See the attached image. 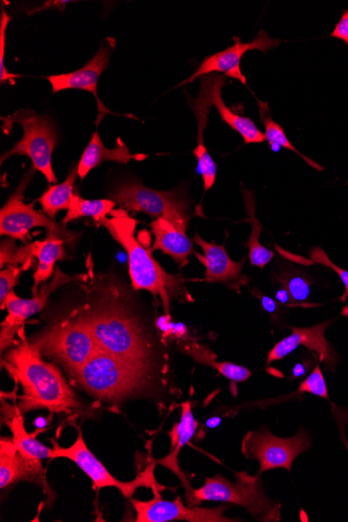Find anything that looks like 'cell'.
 Returning a JSON list of instances; mask_svg holds the SVG:
<instances>
[{"label":"cell","mask_w":348,"mask_h":522,"mask_svg":"<svg viewBox=\"0 0 348 522\" xmlns=\"http://www.w3.org/2000/svg\"><path fill=\"white\" fill-rule=\"evenodd\" d=\"M20 341L3 359V366L23 393L18 408L22 414L46 409L57 414L73 415L81 409V402L61 371L54 363L45 362L24 332H18Z\"/></svg>","instance_id":"obj_1"},{"label":"cell","mask_w":348,"mask_h":522,"mask_svg":"<svg viewBox=\"0 0 348 522\" xmlns=\"http://www.w3.org/2000/svg\"><path fill=\"white\" fill-rule=\"evenodd\" d=\"M78 312L93 335L99 350L131 364L156 369V346L138 320L113 296L96 297Z\"/></svg>","instance_id":"obj_2"},{"label":"cell","mask_w":348,"mask_h":522,"mask_svg":"<svg viewBox=\"0 0 348 522\" xmlns=\"http://www.w3.org/2000/svg\"><path fill=\"white\" fill-rule=\"evenodd\" d=\"M115 241L122 245L129 258V271L133 288L151 293L162 303L166 316H171V303H192L193 298L180 273L171 275L153 256L152 247L136 237L137 220L122 209L114 210L101 222Z\"/></svg>","instance_id":"obj_3"},{"label":"cell","mask_w":348,"mask_h":522,"mask_svg":"<svg viewBox=\"0 0 348 522\" xmlns=\"http://www.w3.org/2000/svg\"><path fill=\"white\" fill-rule=\"evenodd\" d=\"M163 374L98 351L72 378L95 399L117 405L151 391L156 379L165 382Z\"/></svg>","instance_id":"obj_4"},{"label":"cell","mask_w":348,"mask_h":522,"mask_svg":"<svg viewBox=\"0 0 348 522\" xmlns=\"http://www.w3.org/2000/svg\"><path fill=\"white\" fill-rule=\"evenodd\" d=\"M236 481L222 476L207 478L198 489L186 490L190 507L205 502L234 504L246 509L253 518L262 522H278L282 519V505L273 501L265 492L260 475L251 476L246 471L236 472Z\"/></svg>","instance_id":"obj_5"},{"label":"cell","mask_w":348,"mask_h":522,"mask_svg":"<svg viewBox=\"0 0 348 522\" xmlns=\"http://www.w3.org/2000/svg\"><path fill=\"white\" fill-rule=\"evenodd\" d=\"M30 342L42 356L61 364L71 377L101 351L78 309L54 322Z\"/></svg>","instance_id":"obj_6"},{"label":"cell","mask_w":348,"mask_h":522,"mask_svg":"<svg viewBox=\"0 0 348 522\" xmlns=\"http://www.w3.org/2000/svg\"><path fill=\"white\" fill-rule=\"evenodd\" d=\"M6 129L13 123H19L23 129V137L9 152L2 156V164L16 155L27 156L32 160L33 168L43 174L48 183H57L52 157L58 143V135L54 122L33 110H20L8 118H4ZM9 128V129H10Z\"/></svg>","instance_id":"obj_7"},{"label":"cell","mask_w":348,"mask_h":522,"mask_svg":"<svg viewBox=\"0 0 348 522\" xmlns=\"http://www.w3.org/2000/svg\"><path fill=\"white\" fill-rule=\"evenodd\" d=\"M111 196L119 209L165 218L186 231L193 215L188 196L180 188L158 191L139 182H129L115 188Z\"/></svg>","instance_id":"obj_8"},{"label":"cell","mask_w":348,"mask_h":522,"mask_svg":"<svg viewBox=\"0 0 348 522\" xmlns=\"http://www.w3.org/2000/svg\"><path fill=\"white\" fill-rule=\"evenodd\" d=\"M35 169L24 174L16 190L11 194L6 205L0 211V234L23 243L31 238L30 231L45 228L63 238L71 247L79 238V234L68 231L55 220L34 209V204L24 203V191L33 180Z\"/></svg>","instance_id":"obj_9"},{"label":"cell","mask_w":348,"mask_h":522,"mask_svg":"<svg viewBox=\"0 0 348 522\" xmlns=\"http://www.w3.org/2000/svg\"><path fill=\"white\" fill-rule=\"evenodd\" d=\"M310 434L300 429L290 438L273 435L268 429L248 432L242 440L241 450L246 459L260 463L259 475L263 472L285 468L291 472L292 464L298 456L311 449Z\"/></svg>","instance_id":"obj_10"},{"label":"cell","mask_w":348,"mask_h":522,"mask_svg":"<svg viewBox=\"0 0 348 522\" xmlns=\"http://www.w3.org/2000/svg\"><path fill=\"white\" fill-rule=\"evenodd\" d=\"M52 443L54 446L51 460L64 458L76 463L92 480L94 489L114 487L129 499H132V496L140 487L163 489V486L155 479L156 463L149 464L132 482H122L114 478L103 463L88 449L81 431L76 442L70 447H63L56 440H52Z\"/></svg>","instance_id":"obj_11"},{"label":"cell","mask_w":348,"mask_h":522,"mask_svg":"<svg viewBox=\"0 0 348 522\" xmlns=\"http://www.w3.org/2000/svg\"><path fill=\"white\" fill-rule=\"evenodd\" d=\"M73 280L72 277L66 275L57 267L52 282L43 285L39 293L34 295L31 300L20 298L14 290L7 296L5 303L0 306L2 310H8V316L2 323V329H0L2 354H5L6 350L15 343V336L24 327V322L44 309L49 296Z\"/></svg>","instance_id":"obj_12"},{"label":"cell","mask_w":348,"mask_h":522,"mask_svg":"<svg viewBox=\"0 0 348 522\" xmlns=\"http://www.w3.org/2000/svg\"><path fill=\"white\" fill-rule=\"evenodd\" d=\"M160 488L153 489L155 494L151 501L143 502L132 500L133 507L137 513V522H168V521H189V522H234L241 521L236 518L225 516L226 507L201 508L198 506L187 507L178 496L174 501L162 499Z\"/></svg>","instance_id":"obj_13"},{"label":"cell","mask_w":348,"mask_h":522,"mask_svg":"<svg viewBox=\"0 0 348 522\" xmlns=\"http://www.w3.org/2000/svg\"><path fill=\"white\" fill-rule=\"evenodd\" d=\"M280 43L281 41L279 39L270 38L263 30H261L257 37L250 43H243L239 37H235L232 46L225 49V51L206 57L192 76L182 82L178 87L193 83L195 80L209 76V74L212 73H225L226 77L237 80L247 87L246 78L241 71V60L243 56L251 51H259L262 54H267L270 49L278 47Z\"/></svg>","instance_id":"obj_14"},{"label":"cell","mask_w":348,"mask_h":522,"mask_svg":"<svg viewBox=\"0 0 348 522\" xmlns=\"http://www.w3.org/2000/svg\"><path fill=\"white\" fill-rule=\"evenodd\" d=\"M333 321L330 319L311 328H292V333L278 342L269 352L267 365L283 360L297 347L304 346L318 358L319 363L325 364L327 370L334 371L339 362V356L334 350L333 344L326 338V332Z\"/></svg>","instance_id":"obj_15"},{"label":"cell","mask_w":348,"mask_h":522,"mask_svg":"<svg viewBox=\"0 0 348 522\" xmlns=\"http://www.w3.org/2000/svg\"><path fill=\"white\" fill-rule=\"evenodd\" d=\"M216 77L217 73H212L201 78V89L198 96L194 99L188 95V103L195 114L198 126L197 146L193 151V155L197 159L196 172L203 177L205 192L214 186L217 174V165L209 155L204 138L208 116L213 107L212 96Z\"/></svg>","instance_id":"obj_16"},{"label":"cell","mask_w":348,"mask_h":522,"mask_svg":"<svg viewBox=\"0 0 348 522\" xmlns=\"http://www.w3.org/2000/svg\"><path fill=\"white\" fill-rule=\"evenodd\" d=\"M192 241L200 246L204 255L194 253V256L206 268L205 282L221 283L237 292L250 283V278L243 275L242 269L245 259L240 262L233 261L226 246L209 243L200 235L195 234Z\"/></svg>","instance_id":"obj_17"},{"label":"cell","mask_w":348,"mask_h":522,"mask_svg":"<svg viewBox=\"0 0 348 522\" xmlns=\"http://www.w3.org/2000/svg\"><path fill=\"white\" fill-rule=\"evenodd\" d=\"M22 481L41 486L49 499H55L46 482L42 462L22 455L16 449L12 438L2 437L0 439V487L5 489Z\"/></svg>","instance_id":"obj_18"},{"label":"cell","mask_w":348,"mask_h":522,"mask_svg":"<svg viewBox=\"0 0 348 522\" xmlns=\"http://www.w3.org/2000/svg\"><path fill=\"white\" fill-rule=\"evenodd\" d=\"M102 45L96 55L81 69L70 73L58 74L46 78L51 83L53 93L69 89H78L90 92L98 103V112L110 113L97 95V85L104 71L109 67L110 59L114 49V41Z\"/></svg>","instance_id":"obj_19"},{"label":"cell","mask_w":348,"mask_h":522,"mask_svg":"<svg viewBox=\"0 0 348 522\" xmlns=\"http://www.w3.org/2000/svg\"><path fill=\"white\" fill-rule=\"evenodd\" d=\"M155 242L152 251H161L170 256L183 269L189 263V257L194 254L192 241L187 237L186 230H183L165 218L154 220L151 225Z\"/></svg>","instance_id":"obj_20"},{"label":"cell","mask_w":348,"mask_h":522,"mask_svg":"<svg viewBox=\"0 0 348 522\" xmlns=\"http://www.w3.org/2000/svg\"><path fill=\"white\" fill-rule=\"evenodd\" d=\"M147 159L143 154H132L129 147L120 138L114 148H107L98 132L93 133L91 140L79 162V177L84 180L91 170L101 166L105 162L128 164L132 160L143 161Z\"/></svg>","instance_id":"obj_21"},{"label":"cell","mask_w":348,"mask_h":522,"mask_svg":"<svg viewBox=\"0 0 348 522\" xmlns=\"http://www.w3.org/2000/svg\"><path fill=\"white\" fill-rule=\"evenodd\" d=\"M2 421L12 432V440L16 449L24 456L36 460H51L53 449H48L36 439V435L29 434L24 427L23 414L18 405H12L2 400Z\"/></svg>","instance_id":"obj_22"},{"label":"cell","mask_w":348,"mask_h":522,"mask_svg":"<svg viewBox=\"0 0 348 522\" xmlns=\"http://www.w3.org/2000/svg\"><path fill=\"white\" fill-rule=\"evenodd\" d=\"M197 429L198 422L193 415L192 405L190 402H185L182 404L181 421L179 424L174 425L168 434L171 441L169 455L156 461L157 464L171 470L181 480L185 490L189 489L191 485L179 465V454L191 441Z\"/></svg>","instance_id":"obj_23"},{"label":"cell","mask_w":348,"mask_h":522,"mask_svg":"<svg viewBox=\"0 0 348 522\" xmlns=\"http://www.w3.org/2000/svg\"><path fill=\"white\" fill-rule=\"evenodd\" d=\"M66 241L53 231H47L44 241L34 242L35 257L38 267L34 273L33 295L39 293V286L55 275V265L58 261L68 259L65 250Z\"/></svg>","instance_id":"obj_24"},{"label":"cell","mask_w":348,"mask_h":522,"mask_svg":"<svg viewBox=\"0 0 348 522\" xmlns=\"http://www.w3.org/2000/svg\"><path fill=\"white\" fill-rule=\"evenodd\" d=\"M227 84L226 77L217 73L212 102L213 107L218 111L223 122L239 133L243 138L244 144L262 143L266 141L265 135L257 128L255 122L248 117L234 113L222 99V89Z\"/></svg>","instance_id":"obj_25"},{"label":"cell","mask_w":348,"mask_h":522,"mask_svg":"<svg viewBox=\"0 0 348 522\" xmlns=\"http://www.w3.org/2000/svg\"><path fill=\"white\" fill-rule=\"evenodd\" d=\"M178 347L181 352L190 356L195 362L214 368L221 376L234 383H243L253 375V372L246 367L231 362H218L216 355L204 344L187 340L179 342Z\"/></svg>","instance_id":"obj_26"},{"label":"cell","mask_w":348,"mask_h":522,"mask_svg":"<svg viewBox=\"0 0 348 522\" xmlns=\"http://www.w3.org/2000/svg\"><path fill=\"white\" fill-rule=\"evenodd\" d=\"M242 194L246 210L245 221L251 223L252 226L250 239H248L245 244V246L248 247V254H250L248 257H250V262L253 266L264 269L265 266L271 262L273 257H275V252L268 250V248L260 243L263 226L255 214L256 200L254 193L248 189L242 188Z\"/></svg>","instance_id":"obj_27"},{"label":"cell","mask_w":348,"mask_h":522,"mask_svg":"<svg viewBox=\"0 0 348 522\" xmlns=\"http://www.w3.org/2000/svg\"><path fill=\"white\" fill-rule=\"evenodd\" d=\"M79 177V163L74 164L68 173L64 183L49 187L39 198L42 211L49 218L55 220L57 214L63 210H68L73 191Z\"/></svg>","instance_id":"obj_28"},{"label":"cell","mask_w":348,"mask_h":522,"mask_svg":"<svg viewBox=\"0 0 348 522\" xmlns=\"http://www.w3.org/2000/svg\"><path fill=\"white\" fill-rule=\"evenodd\" d=\"M257 102L259 105L260 117L265 127V139L269 143L272 151L278 152L280 148L289 149V151L300 156L309 166L313 167L315 170H325V168H323L321 165L303 155L300 151H298V149L294 147L280 124L276 121H273L268 104L259 101V99H257Z\"/></svg>","instance_id":"obj_29"},{"label":"cell","mask_w":348,"mask_h":522,"mask_svg":"<svg viewBox=\"0 0 348 522\" xmlns=\"http://www.w3.org/2000/svg\"><path fill=\"white\" fill-rule=\"evenodd\" d=\"M291 295L295 307H313L308 303L313 280L306 272L291 266L281 267L276 279Z\"/></svg>","instance_id":"obj_30"},{"label":"cell","mask_w":348,"mask_h":522,"mask_svg":"<svg viewBox=\"0 0 348 522\" xmlns=\"http://www.w3.org/2000/svg\"><path fill=\"white\" fill-rule=\"evenodd\" d=\"M116 203L112 200H84L80 195L74 194L63 219L64 225L83 217H91L96 225L101 226V222L107 218L115 209Z\"/></svg>","instance_id":"obj_31"},{"label":"cell","mask_w":348,"mask_h":522,"mask_svg":"<svg viewBox=\"0 0 348 522\" xmlns=\"http://www.w3.org/2000/svg\"><path fill=\"white\" fill-rule=\"evenodd\" d=\"M277 251L290 262H295L300 265L312 266V265H321L332 269L336 275L339 277L340 281L344 285L345 291L341 296L340 301L345 303L346 298L348 297V271L337 266L332 260L328 257L327 253L322 250L320 247H313L310 251V257L305 258L302 256H296L291 254L279 245L276 246Z\"/></svg>","instance_id":"obj_32"},{"label":"cell","mask_w":348,"mask_h":522,"mask_svg":"<svg viewBox=\"0 0 348 522\" xmlns=\"http://www.w3.org/2000/svg\"><path fill=\"white\" fill-rule=\"evenodd\" d=\"M34 243L18 247L12 238L3 240L0 246V267L22 265L24 271L29 270L35 259Z\"/></svg>","instance_id":"obj_33"},{"label":"cell","mask_w":348,"mask_h":522,"mask_svg":"<svg viewBox=\"0 0 348 522\" xmlns=\"http://www.w3.org/2000/svg\"><path fill=\"white\" fill-rule=\"evenodd\" d=\"M297 393H309L321 399H329V391L325 377L322 375L320 363L314 367L308 378L298 388Z\"/></svg>","instance_id":"obj_34"},{"label":"cell","mask_w":348,"mask_h":522,"mask_svg":"<svg viewBox=\"0 0 348 522\" xmlns=\"http://www.w3.org/2000/svg\"><path fill=\"white\" fill-rule=\"evenodd\" d=\"M11 21V16L2 7V17H0V83L14 81L21 78L19 74L11 73L5 66V48L7 39V29Z\"/></svg>","instance_id":"obj_35"},{"label":"cell","mask_w":348,"mask_h":522,"mask_svg":"<svg viewBox=\"0 0 348 522\" xmlns=\"http://www.w3.org/2000/svg\"><path fill=\"white\" fill-rule=\"evenodd\" d=\"M23 268L18 265H9L0 271V306H2L7 296L18 284Z\"/></svg>","instance_id":"obj_36"},{"label":"cell","mask_w":348,"mask_h":522,"mask_svg":"<svg viewBox=\"0 0 348 522\" xmlns=\"http://www.w3.org/2000/svg\"><path fill=\"white\" fill-rule=\"evenodd\" d=\"M330 37L342 40L348 45V10L343 11L339 22Z\"/></svg>","instance_id":"obj_37"},{"label":"cell","mask_w":348,"mask_h":522,"mask_svg":"<svg viewBox=\"0 0 348 522\" xmlns=\"http://www.w3.org/2000/svg\"><path fill=\"white\" fill-rule=\"evenodd\" d=\"M260 295L262 308L267 311L272 318H278L282 305L266 295Z\"/></svg>","instance_id":"obj_38"},{"label":"cell","mask_w":348,"mask_h":522,"mask_svg":"<svg viewBox=\"0 0 348 522\" xmlns=\"http://www.w3.org/2000/svg\"><path fill=\"white\" fill-rule=\"evenodd\" d=\"M276 300L282 306H287V307H291V308L295 307L290 293L284 287H282L281 289H279L277 291Z\"/></svg>","instance_id":"obj_39"},{"label":"cell","mask_w":348,"mask_h":522,"mask_svg":"<svg viewBox=\"0 0 348 522\" xmlns=\"http://www.w3.org/2000/svg\"><path fill=\"white\" fill-rule=\"evenodd\" d=\"M307 369L304 364H297L293 369V377L295 379L304 377L308 372Z\"/></svg>","instance_id":"obj_40"},{"label":"cell","mask_w":348,"mask_h":522,"mask_svg":"<svg viewBox=\"0 0 348 522\" xmlns=\"http://www.w3.org/2000/svg\"><path fill=\"white\" fill-rule=\"evenodd\" d=\"M220 424H221V418H220V417H213V418H210V419L207 421V427H208L209 429H215V428H217Z\"/></svg>","instance_id":"obj_41"},{"label":"cell","mask_w":348,"mask_h":522,"mask_svg":"<svg viewBox=\"0 0 348 522\" xmlns=\"http://www.w3.org/2000/svg\"><path fill=\"white\" fill-rule=\"evenodd\" d=\"M36 426L39 428V429H43L45 426H46V421L44 418H38L37 421H36Z\"/></svg>","instance_id":"obj_42"},{"label":"cell","mask_w":348,"mask_h":522,"mask_svg":"<svg viewBox=\"0 0 348 522\" xmlns=\"http://www.w3.org/2000/svg\"><path fill=\"white\" fill-rule=\"evenodd\" d=\"M348 184V183H347Z\"/></svg>","instance_id":"obj_43"}]
</instances>
